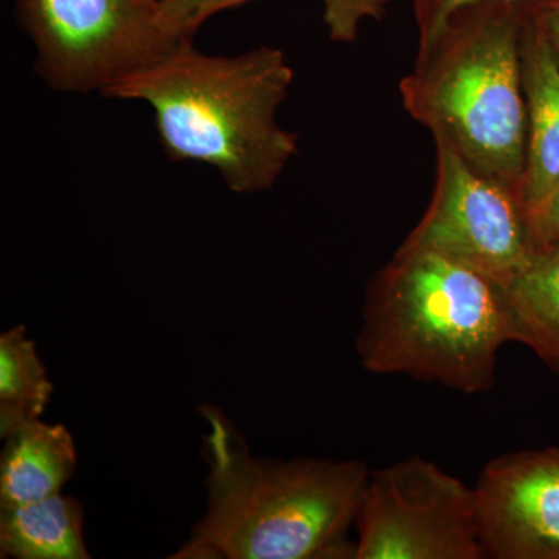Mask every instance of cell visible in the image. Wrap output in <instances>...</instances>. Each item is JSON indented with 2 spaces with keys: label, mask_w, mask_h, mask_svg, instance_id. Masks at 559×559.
<instances>
[{
  "label": "cell",
  "mask_w": 559,
  "mask_h": 559,
  "mask_svg": "<svg viewBox=\"0 0 559 559\" xmlns=\"http://www.w3.org/2000/svg\"><path fill=\"white\" fill-rule=\"evenodd\" d=\"M205 511L178 559L355 558L347 533L369 484L359 460L267 459L219 407L201 404Z\"/></svg>",
  "instance_id": "cell-1"
},
{
  "label": "cell",
  "mask_w": 559,
  "mask_h": 559,
  "mask_svg": "<svg viewBox=\"0 0 559 559\" xmlns=\"http://www.w3.org/2000/svg\"><path fill=\"white\" fill-rule=\"evenodd\" d=\"M293 80L282 50L209 57L186 44L102 94L148 103L168 156L210 165L246 194L272 189L296 156L297 135L277 121Z\"/></svg>",
  "instance_id": "cell-2"
},
{
  "label": "cell",
  "mask_w": 559,
  "mask_h": 559,
  "mask_svg": "<svg viewBox=\"0 0 559 559\" xmlns=\"http://www.w3.org/2000/svg\"><path fill=\"white\" fill-rule=\"evenodd\" d=\"M522 344L506 290L430 250L400 246L364 301L356 348L364 369L476 395L495 385L503 345Z\"/></svg>",
  "instance_id": "cell-3"
},
{
  "label": "cell",
  "mask_w": 559,
  "mask_h": 559,
  "mask_svg": "<svg viewBox=\"0 0 559 559\" xmlns=\"http://www.w3.org/2000/svg\"><path fill=\"white\" fill-rule=\"evenodd\" d=\"M524 17L525 3L463 7L418 40L414 66L400 83L404 109L436 143L520 194L527 160Z\"/></svg>",
  "instance_id": "cell-4"
},
{
  "label": "cell",
  "mask_w": 559,
  "mask_h": 559,
  "mask_svg": "<svg viewBox=\"0 0 559 559\" xmlns=\"http://www.w3.org/2000/svg\"><path fill=\"white\" fill-rule=\"evenodd\" d=\"M356 559H480L476 488L428 459L371 471L356 514Z\"/></svg>",
  "instance_id": "cell-5"
},
{
  "label": "cell",
  "mask_w": 559,
  "mask_h": 559,
  "mask_svg": "<svg viewBox=\"0 0 559 559\" xmlns=\"http://www.w3.org/2000/svg\"><path fill=\"white\" fill-rule=\"evenodd\" d=\"M38 50L44 79L57 91H105L168 51L157 0H17Z\"/></svg>",
  "instance_id": "cell-6"
},
{
  "label": "cell",
  "mask_w": 559,
  "mask_h": 559,
  "mask_svg": "<svg viewBox=\"0 0 559 559\" xmlns=\"http://www.w3.org/2000/svg\"><path fill=\"white\" fill-rule=\"evenodd\" d=\"M436 150L432 198L401 246L450 257L506 285L533 255L521 194L474 171L448 146Z\"/></svg>",
  "instance_id": "cell-7"
},
{
  "label": "cell",
  "mask_w": 559,
  "mask_h": 559,
  "mask_svg": "<svg viewBox=\"0 0 559 559\" xmlns=\"http://www.w3.org/2000/svg\"><path fill=\"white\" fill-rule=\"evenodd\" d=\"M474 488L487 557L559 559V448L500 455Z\"/></svg>",
  "instance_id": "cell-8"
},
{
  "label": "cell",
  "mask_w": 559,
  "mask_h": 559,
  "mask_svg": "<svg viewBox=\"0 0 559 559\" xmlns=\"http://www.w3.org/2000/svg\"><path fill=\"white\" fill-rule=\"evenodd\" d=\"M521 58L527 105V160L521 197L528 215L559 186V53L527 5Z\"/></svg>",
  "instance_id": "cell-9"
},
{
  "label": "cell",
  "mask_w": 559,
  "mask_h": 559,
  "mask_svg": "<svg viewBox=\"0 0 559 559\" xmlns=\"http://www.w3.org/2000/svg\"><path fill=\"white\" fill-rule=\"evenodd\" d=\"M0 507L35 502L61 492L75 474V441L64 425L21 423L2 437Z\"/></svg>",
  "instance_id": "cell-10"
},
{
  "label": "cell",
  "mask_w": 559,
  "mask_h": 559,
  "mask_svg": "<svg viewBox=\"0 0 559 559\" xmlns=\"http://www.w3.org/2000/svg\"><path fill=\"white\" fill-rule=\"evenodd\" d=\"M0 558L90 559L83 503L61 492L0 507Z\"/></svg>",
  "instance_id": "cell-11"
},
{
  "label": "cell",
  "mask_w": 559,
  "mask_h": 559,
  "mask_svg": "<svg viewBox=\"0 0 559 559\" xmlns=\"http://www.w3.org/2000/svg\"><path fill=\"white\" fill-rule=\"evenodd\" d=\"M522 331V345L559 373V241L533 250L502 286Z\"/></svg>",
  "instance_id": "cell-12"
},
{
  "label": "cell",
  "mask_w": 559,
  "mask_h": 559,
  "mask_svg": "<svg viewBox=\"0 0 559 559\" xmlns=\"http://www.w3.org/2000/svg\"><path fill=\"white\" fill-rule=\"evenodd\" d=\"M53 395L46 367L25 325L0 334V437L43 417Z\"/></svg>",
  "instance_id": "cell-13"
},
{
  "label": "cell",
  "mask_w": 559,
  "mask_h": 559,
  "mask_svg": "<svg viewBox=\"0 0 559 559\" xmlns=\"http://www.w3.org/2000/svg\"><path fill=\"white\" fill-rule=\"evenodd\" d=\"M246 2L250 0H157L156 21L168 40L186 46L213 14Z\"/></svg>",
  "instance_id": "cell-14"
},
{
  "label": "cell",
  "mask_w": 559,
  "mask_h": 559,
  "mask_svg": "<svg viewBox=\"0 0 559 559\" xmlns=\"http://www.w3.org/2000/svg\"><path fill=\"white\" fill-rule=\"evenodd\" d=\"M323 22L334 43H355L364 21H381L390 0H322Z\"/></svg>",
  "instance_id": "cell-15"
},
{
  "label": "cell",
  "mask_w": 559,
  "mask_h": 559,
  "mask_svg": "<svg viewBox=\"0 0 559 559\" xmlns=\"http://www.w3.org/2000/svg\"><path fill=\"white\" fill-rule=\"evenodd\" d=\"M479 2H488V0H414L418 40L429 38L455 11ZM492 2L528 3L532 0H492Z\"/></svg>",
  "instance_id": "cell-16"
},
{
  "label": "cell",
  "mask_w": 559,
  "mask_h": 559,
  "mask_svg": "<svg viewBox=\"0 0 559 559\" xmlns=\"http://www.w3.org/2000/svg\"><path fill=\"white\" fill-rule=\"evenodd\" d=\"M533 250L559 241V186L527 215Z\"/></svg>",
  "instance_id": "cell-17"
},
{
  "label": "cell",
  "mask_w": 559,
  "mask_h": 559,
  "mask_svg": "<svg viewBox=\"0 0 559 559\" xmlns=\"http://www.w3.org/2000/svg\"><path fill=\"white\" fill-rule=\"evenodd\" d=\"M559 53V0H532L525 3Z\"/></svg>",
  "instance_id": "cell-18"
}]
</instances>
